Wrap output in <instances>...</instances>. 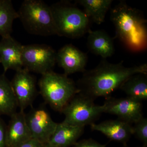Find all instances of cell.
Masks as SVG:
<instances>
[{"mask_svg":"<svg viewBox=\"0 0 147 147\" xmlns=\"http://www.w3.org/2000/svg\"><path fill=\"white\" fill-rule=\"evenodd\" d=\"M147 74L146 64L126 67L123 62L112 63L102 60L94 68L85 71L77 86L80 92L93 99L107 96L131 76Z\"/></svg>","mask_w":147,"mask_h":147,"instance_id":"1","label":"cell"},{"mask_svg":"<svg viewBox=\"0 0 147 147\" xmlns=\"http://www.w3.org/2000/svg\"><path fill=\"white\" fill-rule=\"evenodd\" d=\"M116 37L132 51L145 49L147 44V21L139 10L121 1L110 11Z\"/></svg>","mask_w":147,"mask_h":147,"instance_id":"2","label":"cell"},{"mask_svg":"<svg viewBox=\"0 0 147 147\" xmlns=\"http://www.w3.org/2000/svg\"><path fill=\"white\" fill-rule=\"evenodd\" d=\"M27 32L42 36L57 35L51 6L40 0H25L18 11Z\"/></svg>","mask_w":147,"mask_h":147,"instance_id":"3","label":"cell"},{"mask_svg":"<svg viewBox=\"0 0 147 147\" xmlns=\"http://www.w3.org/2000/svg\"><path fill=\"white\" fill-rule=\"evenodd\" d=\"M38 86L46 102L61 113L71 98L80 92L77 85L67 75L53 71L42 75Z\"/></svg>","mask_w":147,"mask_h":147,"instance_id":"4","label":"cell"},{"mask_svg":"<svg viewBox=\"0 0 147 147\" xmlns=\"http://www.w3.org/2000/svg\"><path fill=\"white\" fill-rule=\"evenodd\" d=\"M50 6L59 36L79 38L91 30L90 19L79 9L67 2L57 3Z\"/></svg>","mask_w":147,"mask_h":147,"instance_id":"5","label":"cell"},{"mask_svg":"<svg viewBox=\"0 0 147 147\" xmlns=\"http://www.w3.org/2000/svg\"><path fill=\"white\" fill-rule=\"evenodd\" d=\"M94 100L92 98L79 92L62 111L65 116L64 121L83 127L93 123L102 113H104V105H96Z\"/></svg>","mask_w":147,"mask_h":147,"instance_id":"6","label":"cell"},{"mask_svg":"<svg viewBox=\"0 0 147 147\" xmlns=\"http://www.w3.org/2000/svg\"><path fill=\"white\" fill-rule=\"evenodd\" d=\"M57 53L45 44L23 45L22 61L23 68L30 72L45 74L53 71L56 63Z\"/></svg>","mask_w":147,"mask_h":147,"instance_id":"7","label":"cell"},{"mask_svg":"<svg viewBox=\"0 0 147 147\" xmlns=\"http://www.w3.org/2000/svg\"><path fill=\"white\" fill-rule=\"evenodd\" d=\"M30 72L24 68L17 70L10 82L20 110L31 105L36 94V80Z\"/></svg>","mask_w":147,"mask_h":147,"instance_id":"8","label":"cell"},{"mask_svg":"<svg viewBox=\"0 0 147 147\" xmlns=\"http://www.w3.org/2000/svg\"><path fill=\"white\" fill-rule=\"evenodd\" d=\"M103 105L104 113L117 116L131 124L143 117L142 102L131 98H109Z\"/></svg>","mask_w":147,"mask_h":147,"instance_id":"9","label":"cell"},{"mask_svg":"<svg viewBox=\"0 0 147 147\" xmlns=\"http://www.w3.org/2000/svg\"><path fill=\"white\" fill-rule=\"evenodd\" d=\"M26 117L32 138L46 145L58 123L53 120L46 110L42 108L34 109L26 115Z\"/></svg>","mask_w":147,"mask_h":147,"instance_id":"10","label":"cell"},{"mask_svg":"<svg viewBox=\"0 0 147 147\" xmlns=\"http://www.w3.org/2000/svg\"><path fill=\"white\" fill-rule=\"evenodd\" d=\"M88 57L72 44H67L61 48L57 53L56 63L63 69L64 74H69L86 71Z\"/></svg>","mask_w":147,"mask_h":147,"instance_id":"11","label":"cell"},{"mask_svg":"<svg viewBox=\"0 0 147 147\" xmlns=\"http://www.w3.org/2000/svg\"><path fill=\"white\" fill-rule=\"evenodd\" d=\"M23 45L11 35L2 38L0 41V63L4 72L9 69L16 71L23 68Z\"/></svg>","mask_w":147,"mask_h":147,"instance_id":"12","label":"cell"},{"mask_svg":"<svg viewBox=\"0 0 147 147\" xmlns=\"http://www.w3.org/2000/svg\"><path fill=\"white\" fill-rule=\"evenodd\" d=\"M6 129V147H18L32 138L24 111L20 110L10 116Z\"/></svg>","mask_w":147,"mask_h":147,"instance_id":"13","label":"cell"},{"mask_svg":"<svg viewBox=\"0 0 147 147\" xmlns=\"http://www.w3.org/2000/svg\"><path fill=\"white\" fill-rule=\"evenodd\" d=\"M90 126L92 130L99 131L111 140L125 145L133 134V126L131 124L119 119L98 124L93 123Z\"/></svg>","mask_w":147,"mask_h":147,"instance_id":"14","label":"cell"},{"mask_svg":"<svg viewBox=\"0 0 147 147\" xmlns=\"http://www.w3.org/2000/svg\"><path fill=\"white\" fill-rule=\"evenodd\" d=\"M84 127L62 122L58 123L46 147H69L75 145L82 135Z\"/></svg>","mask_w":147,"mask_h":147,"instance_id":"15","label":"cell"},{"mask_svg":"<svg viewBox=\"0 0 147 147\" xmlns=\"http://www.w3.org/2000/svg\"><path fill=\"white\" fill-rule=\"evenodd\" d=\"M87 46L92 53L103 59L111 57L115 53L113 39L106 32L101 30H91L89 32Z\"/></svg>","mask_w":147,"mask_h":147,"instance_id":"16","label":"cell"},{"mask_svg":"<svg viewBox=\"0 0 147 147\" xmlns=\"http://www.w3.org/2000/svg\"><path fill=\"white\" fill-rule=\"evenodd\" d=\"M113 1L112 0H79L76 3L84 7V12L89 19L100 25L104 22Z\"/></svg>","mask_w":147,"mask_h":147,"instance_id":"17","label":"cell"},{"mask_svg":"<svg viewBox=\"0 0 147 147\" xmlns=\"http://www.w3.org/2000/svg\"><path fill=\"white\" fill-rule=\"evenodd\" d=\"M120 88L127 97L142 101L147 100V74H138L126 80Z\"/></svg>","mask_w":147,"mask_h":147,"instance_id":"18","label":"cell"},{"mask_svg":"<svg viewBox=\"0 0 147 147\" xmlns=\"http://www.w3.org/2000/svg\"><path fill=\"white\" fill-rule=\"evenodd\" d=\"M18 107L11 82L4 75H0V116H10Z\"/></svg>","mask_w":147,"mask_h":147,"instance_id":"19","label":"cell"},{"mask_svg":"<svg viewBox=\"0 0 147 147\" xmlns=\"http://www.w3.org/2000/svg\"><path fill=\"white\" fill-rule=\"evenodd\" d=\"M18 18V11L10 0H0V36L2 38L10 36L13 21Z\"/></svg>","mask_w":147,"mask_h":147,"instance_id":"20","label":"cell"},{"mask_svg":"<svg viewBox=\"0 0 147 147\" xmlns=\"http://www.w3.org/2000/svg\"><path fill=\"white\" fill-rule=\"evenodd\" d=\"M133 134L143 143L144 147L147 146V119L142 117L135 123L133 126Z\"/></svg>","mask_w":147,"mask_h":147,"instance_id":"21","label":"cell"},{"mask_svg":"<svg viewBox=\"0 0 147 147\" xmlns=\"http://www.w3.org/2000/svg\"><path fill=\"white\" fill-rule=\"evenodd\" d=\"M74 147H106V145L99 144L91 139H86L76 143Z\"/></svg>","mask_w":147,"mask_h":147,"instance_id":"22","label":"cell"},{"mask_svg":"<svg viewBox=\"0 0 147 147\" xmlns=\"http://www.w3.org/2000/svg\"><path fill=\"white\" fill-rule=\"evenodd\" d=\"M18 147H46V145L41 143L38 140L31 138L27 140Z\"/></svg>","mask_w":147,"mask_h":147,"instance_id":"23","label":"cell"},{"mask_svg":"<svg viewBox=\"0 0 147 147\" xmlns=\"http://www.w3.org/2000/svg\"><path fill=\"white\" fill-rule=\"evenodd\" d=\"M6 129L5 124L0 117V147H6Z\"/></svg>","mask_w":147,"mask_h":147,"instance_id":"24","label":"cell"},{"mask_svg":"<svg viewBox=\"0 0 147 147\" xmlns=\"http://www.w3.org/2000/svg\"><path fill=\"white\" fill-rule=\"evenodd\" d=\"M123 147H129L127 146H126V145H125V146H124Z\"/></svg>","mask_w":147,"mask_h":147,"instance_id":"25","label":"cell"}]
</instances>
